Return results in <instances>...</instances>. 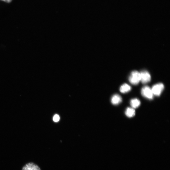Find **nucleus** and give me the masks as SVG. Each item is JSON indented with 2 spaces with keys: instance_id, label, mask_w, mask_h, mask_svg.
Masks as SVG:
<instances>
[{
  "instance_id": "nucleus-2",
  "label": "nucleus",
  "mask_w": 170,
  "mask_h": 170,
  "mask_svg": "<svg viewBox=\"0 0 170 170\" xmlns=\"http://www.w3.org/2000/svg\"><path fill=\"white\" fill-rule=\"evenodd\" d=\"M142 96L149 99H152L153 97V94L151 89L149 86H146L142 88L141 90Z\"/></svg>"
},
{
  "instance_id": "nucleus-4",
  "label": "nucleus",
  "mask_w": 170,
  "mask_h": 170,
  "mask_svg": "<svg viewBox=\"0 0 170 170\" xmlns=\"http://www.w3.org/2000/svg\"><path fill=\"white\" fill-rule=\"evenodd\" d=\"M141 80V83L143 84H146L149 82L151 80V76L150 74L146 71H144L140 73Z\"/></svg>"
},
{
  "instance_id": "nucleus-10",
  "label": "nucleus",
  "mask_w": 170,
  "mask_h": 170,
  "mask_svg": "<svg viewBox=\"0 0 170 170\" xmlns=\"http://www.w3.org/2000/svg\"><path fill=\"white\" fill-rule=\"evenodd\" d=\"M60 119V117L57 114H56L54 115L53 118V121L56 122H58L59 121Z\"/></svg>"
},
{
  "instance_id": "nucleus-7",
  "label": "nucleus",
  "mask_w": 170,
  "mask_h": 170,
  "mask_svg": "<svg viewBox=\"0 0 170 170\" xmlns=\"http://www.w3.org/2000/svg\"><path fill=\"white\" fill-rule=\"evenodd\" d=\"M131 89V88L130 85L125 84L121 86L120 91L122 93H125L130 91Z\"/></svg>"
},
{
  "instance_id": "nucleus-9",
  "label": "nucleus",
  "mask_w": 170,
  "mask_h": 170,
  "mask_svg": "<svg viewBox=\"0 0 170 170\" xmlns=\"http://www.w3.org/2000/svg\"><path fill=\"white\" fill-rule=\"evenodd\" d=\"M130 104L132 108H136L140 106L141 102L140 100L137 99H132L131 101Z\"/></svg>"
},
{
  "instance_id": "nucleus-1",
  "label": "nucleus",
  "mask_w": 170,
  "mask_h": 170,
  "mask_svg": "<svg viewBox=\"0 0 170 170\" xmlns=\"http://www.w3.org/2000/svg\"><path fill=\"white\" fill-rule=\"evenodd\" d=\"M128 79L132 84L133 85L138 84L141 80L140 73L136 71H133L129 77Z\"/></svg>"
},
{
  "instance_id": "nucleus-6",
  "label": "nucleus",
  "mask_w": 170,
  "mask_h": 170,
  "mask_svg": "<svg viewBox=\"0 0 170 170\" xmlns=\"http://www.w3.org/2000/svg\"><path fill=\"white\" fill-rule=\"evenodd\" d=\"M111 103L114 105H118L121 103L122 98L118 94H115L113 95L111 99Z\"/></svg>"
},
{
  "instance_id": "nucleus-5",
  "label": "nucleus",
  "mask_w": 170,
  "mask_h": 170,
  "mask_svg": "<svg viewBox=\"0 0 170 170\" xmlns=\"http://www.w3.org/2000/svg\"><path fill=\"white\" fill-rule=\"evenodd\" d=\"M22 170H41L39 167L33 162H29L26 164Z\"/></svg>"
},
{
  "instance_id": "nucleus-3",
  "label": "nucleus",
  "mask_w": 170,
  "mask_h": 170,
  "mask_svg": "<svg viewBox=\"0 0 170 170\" xmlns=\"http://www.w3.org/2000/svg\"><path fill=\"white\" fill-rule=\"evenodd\" d=\"M164 89V86L162 83H159L153 85L151 89L153 95L159 96Z\"/></svg>"
},
{
  "instance_id": "nucleus-11",
  "label": "nucleus",
  "mask_w": 170,
  "mask_h": 170,
  "mask_svg": "<svg viewBox=\"0 0 170 170\" xmlns=\"http://www.w3.org/2000/svg\"><path fill=\"white\" fill-rule=\"evenodd\" d=\"M6 3H10L12 1V0H2Z\"/></svg>"
},
{
  "instance_id": "nucleus-8",
  "label": "nucleus",
  "mask_w": 170,
  "mask_h": 170,
  "mask_svg": "<svg viewBox=\"0 0 170 170\" xmlns=\"http://www.w3.org/2000/svg\"><path fill=\"white\" fill-rule=\"evenodd\" d=\"M125 114L127 117L131 118L134 117L135 115V111L134 109L130 107H128L125 112Z\"/></svg>"
}]
</instances>
